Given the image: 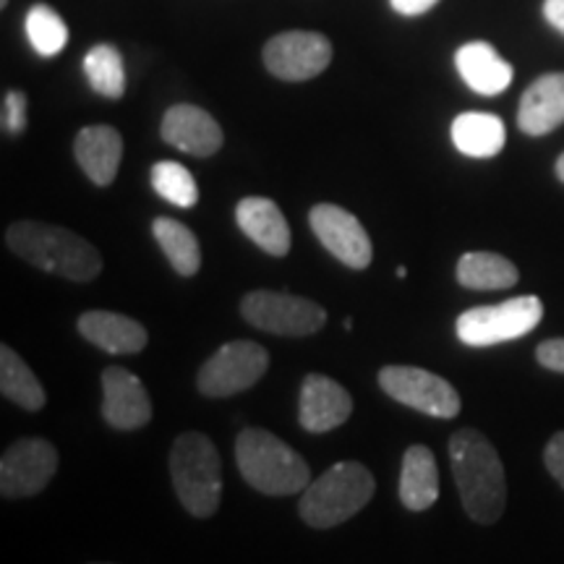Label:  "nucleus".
Wrapping results in <instances>:
<instances>
[{
  "label": "nucleus",
  "mask_w": 564,
  "mask_h": 564,
  "mask_svg": "<svg viewBox=\"0 0 564 564\" xmlns=\"http://www.w3.org/2000/svg\"><path fill=\"white\" fill-rule=\"evenodd\" d=\"M449 463L468 518L497 523L507 507V476L494 444L476 429H460L449 436Z\"/></svg>",
  "instance_id": "1"
},
{
  "label": "nucleus",
  "mask_w": 564,
  "mask_h": 564,
  "mask_svg": "<svg viewBox=\"0 0 564 564\" xmlns=\"http://www.w3.org/2000/svg\"><path fill=\"white\" fill-rule=\"evenodd\" d=\"M6 243L19 259L42 272L74 282H89L102 272V257L79 232L47 223H13Z\"/></svg>",
  "instance_id": "2"
},
{
  "label": "nucleus",
  "mask_w": 564,
  "mask_h": 564,
  "mask_svg": "<svg viewBox=\"0 0 564 564\" xmlns=\"http://www.w3.org/2000/svg\"><path fill=\"white\" fill-rule=\"evenodd\" d=\"M236 460L246 484L270 497H291V494L306 491V486L312 484L308 463L291 444L264 429H243L238 434Z\"/></svg>",
  "instance_id": "3"
},
{
  "label": "nucleus",
  "mask_w": 564,
  "mask_h": 564,
  "mask_svg": "<svg viewBox=\"0 0 564 564\" xmlns=\"http://www.w3.org/2000/svg\"><path fill=\"white\" fill-rule=\"evenodd\" d=\"M373 491H377V481L366 465L352 460L335 463L303 491L299 505L301 520L306 525L327 531V528L340 525L361 512L371 502Z\"/></svg>",
  "instance_id": "4"
},
{
  "label": "nucleus",
  "mask_w": 564,
  "mask_h": 564,
  "mask_svg": "<svg viewBox=\"0 0 564 564\" xmlns=\"http://www.w3.org/2000/svg\"><path fill=\"white\" fill-rule=\"evenodd\" d=\"M171 478L181 505L194 518H212L223 499V463L207 434L188 432L171 449Z\"/></svg>",
  "instance_id": "5"
},
{
  "label": "nucleus",
  "mask_w": 564,
  "mask_h": 564,
  "mask_svg": "<svg viewBox=\"0 0 564 564\" xmlns=\"http://www.w3.org/2000/svg\"><path fill=\"white\" fill-rule=\"evenodd\" d=\"M544 316V303L535 295H518L499 306H478L468 308L457 316L455 333L460 343L470 348H489V345L518 340L533 333Z\"/></svg>",
  "instance_id": "6"
},
{
  "label": "nucleus",
  "mask_w": 564,
  "mask_h": 564,
  "mask_svg": "<svg viewBox=\"0 0 564 564\" xmlns=\"http://www.w3.org/2000/svg\"><path fill=\"white\" fill-rule=\"evenodd\" d=\"M241 314L251 327L280 337H308L327 324V312L319 303L282 291L246 293Z\"/></svg>",
  "instance_id": "7"
},
{
  "label": "nucleus",
  "mask_w": 564,
  "mask_h": 564,
  "mask_svg": "<svg viewBox=\"0 0 564 564\" xmlns=\"http://www.w3.org/2000/svg\"><path fill=\"white\" fill-rule=\"evenodd\" d=\"M267 369H270L267 348L251 340H232L204 361L196 387L204 398H230V394L251 390Z\"/></svg>",
  "instance_id": "8"
},
{
  "label": "nucleus",
  "mask_w": 564,
  "mask_h": 564,
  "mask_svg": "<svg viewBox=\"0 0 564 564\" xmlns=\"http://www.w3.org/2000/svg\"><path fill=\"white\" fill-rule=\"evenodd\" d=\"M379 384L392 400L432 419H455L460 413V394L447 379L419 369V366H384L379 371Z\"/></svg>",
  "instance_id": "9"
},
{
  "label": "nucleus",
  "mask_w": 564,
  "mask_h": 564,
  "mask_svg": "<svg viewBox=\"0 0 564 564\" xmlns=\"http://www.w3.org/2000/svg\"><path fill=\"white\" fill-rule=\"evenodd\" d=\"M58 474V453L47 440L13 442L0 460V494L3 499L34 497Z\"/></svg>",
  "instance_id": "10"
},
{
  "label": "nucleus",
  "mask_w": 564,
  "mask_h": 564,
  "mask_svg": "<svg viewBox=\"0 0 564 564\" xmlns=\"http://www.w3.org/2000/svg\"><path fill=\"white\" fill-rule=\"evenodd\" d=\"M333 61V42L319 32H282L264 45V66L282 82H308Z\"/></svg>",
  "instance_id": "11"
},
{
  "label": "nucleus",
  "mask_w": 564,
  "mask_h": 564,
  "mask_svg": "<svg viewBox=\"0 0 564 564\" xmlns=\"http://www.w3.org/2000/svg\"><path fill=\"white\" fill-rule=\"evenodd\" d=\"M308 223H312L314 236L319 238L324 249L340 259L350 270H366L373 259L371 238L356 215L348 209L337 207V204H316L308 212Z\"/></svg>",
  "instance_id": "12"
},
{
  "label": "nucleus",
  "mask_w": 564,
  "mask_h": 564,
  "mask_svg": "<svg viewBox=\"0 0 564 564\" xmlns=\"http://www.w3.org/2000/svg\"><path fill=\"white\" fill-rule=\"evenodd\" d=\"M102 419L118 432H137L152 421L150 392L123 366L102 371Z\"/></svg>",
  "instance_id": "13"
},
{
  "label": "nucleus",
  "mask_w": 564,
  "mask_h": 564,
  "mask_svg": "<svg viewBox=\"0 0 564 564\" xmlns=\"http://www.w3.org/2000/svg\"><path fill=\"white\" fill-rule=\"evenodd\" d=\"M352 413L350 392L335 382V379L324 377V373H308L301 387V408L299 419L301 426L312 434L333 432L343 426Z\"/></svg>",
  "instance_id": "14"
},
{
  "label": "nucleus",
  "mask_w": 564,
  "mask_h": 564,
  "mask_svg": "<svg viewBox=\"0 0 564 564\" xmlns=\"http://www.w3.org/2000/svg\"><path fill=\"white\" fill-rule=\"evenodd\" d=\"M162 139L175 150L194 154V158H212L223 147V129L207 110L196 105H173L162 116Z\"/></svg>",
  "instance_id": "15"
},
{
  "label": "nucleus",
  "mask_w": 564,
  "mask_h": 564,
  "mask_svg": "<svg viewBox=\"0 0 564 564\" xmlns=\"http://www.w3.org/2000/svg\"><path fill=\"white\" fill-rule=\"evenodd\" d=\"M564 123V70L539 76L523 91L518 126L528 137H546Z\"/></svg>",
  "instance_id": "16"
},
{
  "label": "nucleus",
  "mask_w": 564,
  "mask_h": 564,
  "mask_svg": "<svg viewBox=\"0 0 564 564\" xmlns=\"http://www.w3.org/2000/svg\"><path fill=\"white\" fill-rule=\"evenodd\" d=\"M236 220L246 236L270 257H288L291 251V228L285 215L272 199L246 196L236 207Z\"/></svg>",
  "instance_id": "17"
},
{
  "label": "nucleus",
  "mask_w": 564,
  "mask_h": 564,
  "mask_svg": "<svg viewBox=\"0 0 564 564\" xmlns=\"http://www.w3.org/2000/svg\"><path fill=\"white\" fill-rule=\"evenodd\" d=\"M455 66L460 79L468 84L476 95L494 97L502 95V91L512 84L514 70L502 55H499L489 42H465L463 47H457L455 53Z\"/></svg>",
  "instance_id": "18"
},
{
  "label": "nucleus",
  "mask_w": 564,
  "mask_h": 564,
  "mask_svg": "<svg viewBox=\"0 0 564 564\" xmlns=\"http://www.w3.org/2000/svg\"><path fill=\"white\" fill-rule=\"evenodd\" d=\"M76 162L95 186L116 181L123 158V137L112 126H87L74 141Z\"/></svg>",
  "instance_id": "19"
},
{
  "label": "nucleus",
  "mask_w": 564,
  "mask_h": 564,
  "mask_svg": "<svg viewBox=\"0 0 564 564\" xmlns=\"http://www.w3.org/2000/svg\"><path fill=\"white\" fill-rule=\"evenodd\" d=\"M79 333L110 356H133L150 343L144 324L116 312H84L79 316Z\"/></svg>",
  "instance_id": "20"
},
{
  "label": "nucleus",
  "mask_w": 564,
  "mask_h": 564,
  "mask_svg": "<svg viewBox=\"0 0 564 564\" xmlns=\"http://www.w3.org/2000/svg\"><path fill=\"white\" fill-rule=\"evenodd\" d=\"M440 499V468L426 444H413L405 449L400 468V502L411 512H423Z\"/></svg>",
  "instance_id": "21"
},
{
  "label": "nucleus",
  "mask_w": 564,
  "mask_h": 564,
  "mask_svg": "<svg viewBox=\"0 0 564 564\" xmlns=\"http://www.w3.org/2000/svg\"><path fill=\"white\" fill-rule=\"evenodd\" d=\"M505 141L502 118L491 112H463L453 121V144L465 158H497L505 150Z\"/></svg>",
  "instance_id": "22"
},
{
  "label": "nucleus",
  "mask_w": 564,
  "mask_h": 564,
  "mask_svg": "<svg viewBox=\"0 0 564 564\" xmlns=\"http://www.w3.org/2000/svg\"><path fill=\"white\" fill-rule=\"evenodd\" d=\"M520 272L510 259L491 251L463 253L457 262V282L468 291H507L518 285Z\"/></svg>",
  "instance_id": "23"
},
{
  "label": "nucleus",
  "mask_w": 564,
  "mask_h": 564,
  "mask_svg": "<svg viewBox=\"0 0 564 564\" xmlns=\"http://www.w3.org/2000/svg\"><path fill=\"white\" fill-rule=\"evenodd\" d=\"M0 392L6 400L24 408V411H42L45 408V390L34 377L24 358L11 345H0Z\"/></svg>",
  "instance_id": "24"
},
{
  "label": "nucleus",
  "mask_w": 564,
  "mask_h": 564,
  "mask_svg": "<svg viewBox=\"0 0 564 564\" xmlns=\"http://www.w3.org/2000/svg\"><path fill=\"white\" fill-rule=\"evenodd\" d=\"M152 232L158 238L160 249L165 251L167 262L181 278H194L202 267V249L199 241L186 225L178 220H171V217H158L152 223Z\"/></svg>",
  "instance_id": "25"
},
{
  "label": "nucleus",
  "mask_w": 564,
  "mask_h": 564,
  "mask_svg": "<svg viewBox=\"0 0 564 564\" xmlns=\"http://www.w3.org/2000/svg\"><path fill=\"white\" fill-rule=\"evenodd\" d=\"M84 74L89 87L108 100H121L126 95V68L118 47L95 45L84 58Z\"/></svg>",
  "instance_id": "26"
},
{
  "label": "nucleus",
  "mask_w": 564,
  "mask_h": 564,
  "mask_svg": "<svg viewBox=\"0 0 564 564\" xmlns=\"http://www.w3.org/2000/svg\"><path fill=\"white\" fill-rule=\"evenodd\" d=\"M26 37L40 58H53L68 45V26L58 11L51 6L37 3L26 13Z\"/></svg>",
  "instance_id": "27"
},
{
  "label": "nucleus",
  "mask_w": 564,
  "mask_h": 564,
  "mask_svg": "<svg viewBox=\"0 0 564 564\" xmlns=\"http://www.w3.org/2000/svg\"><path fill=\"white\" fill-rule=\"evenodd\" d=\"M152 188L162 199L175 204L181 209H192L199 202V186H196L194 175L181 162L162 160L152 167Z\"/></svg>",
  "instance_id": "28"
},
{
  "label": "nucleus",
  "mask_w": 564,
  "mask_h": 564,
  "mask_svg": "<svg viewBox=\"0 0 564 564\" xmlns=\"http://www.w3.org/2000/svg\"><path fill=\"white\" fill-rule=\"evenodd\" d=\"M26 129V95L24 91H6L3 97V131L6 133H21Z\"/></svg>",
  "instance_id": "29"
},
{
  "label": "nucleus",
  "mask_w": 564,
  "mask_h": 564,
  "mask_svg": "<svg viewBox=\"0 0 564 564\" xmlns=\"http://www.w3.org/2000/svg\"><path fill=\"white\" fill-rule=\"evenodd\" d=\"M544 465L549 476L564 489V432H556L544 449Z\"/></svg>",
  "instance_id": "30"
},
{
  "label": "nucleus",
  "mask_w": 564,
  "mask_h": 564,
  "mask_svg": "<svg viewBox=\"0 0 564 564\" xmlns=\"http://www.w3.org/2000/svg\"><path fill=\"white\" fill-rule=\"evenodd\" d=\"M535 361L549 371L564 373V337H552V340L541 343L535 348Z\"/></svg>",
  "instance_id": "31"
},
{
  "label": "nucleus",
  "mask_w": 564,
  "mask_h": 564,
  "mask_svg": "<svg viewBox=\"0 0 564 564\" xmlns=\"http://www.w3.org/2000/svg\"><path fill=\"white\" fill-rule=\"evenodd\" d=\"M440 0H390V6L400 17H421V13H429Z\"/></svg>",
  "instance_id": "32"
},
{
  "label": "nucleus",
  "mask_w": 564,
  "mask_h": 564,
  "mask_svg": "<svg viewBox=\"0 0 564 564\" xmlns=\"http://www.w3.org/2000/svg\"><path fill=\"white\" fill-rule=\"evenodd\" d=\"M544 19L564 37V0H544Z\"/></svg>",
  "instance_id": "33"
},
{
  "label": "nucleus",
  "mask_w": 564,
  "mask_h": 564,
  "mask_svg": "<svg viewBox=\"0 0 564 564\" xmlns=\"http://www.w3.org/2000/svg\"><path fill=\"white\" fill-rule=\"evenodd\" d=\"M556 178L564 183V152H562V158L556 160Z\"/></svg>",
  "instance_id": "34"
},
{
  "label": "nucleus",
  "mask_w": 564,
  "mask_h": 564,
  "mask_svg": "<svg viewBox=\"0 0 564 564\" xmlns=\"http://www.w3.org/2000/svg\"><path fill=\"white\" fill-rule=\"evenodd\" d=\"M91 564H110V562H91Z\"/></svg>",
  "instance_id": "35"
}]
</instances>
